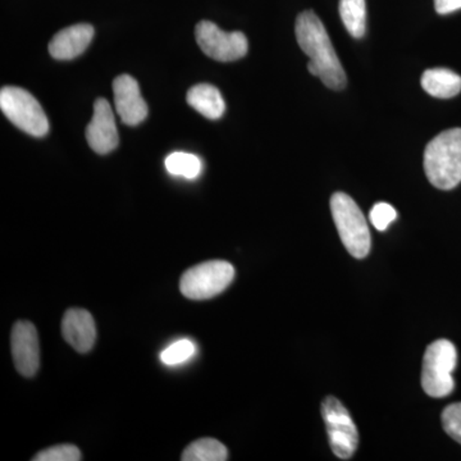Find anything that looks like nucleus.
I'll return each instance as SVG.
<instances>
[{
    "instance_id": "nucleus-23",
    "label": "nucleus",
    "mask_w": 461,
    "mask_h": 461,
    "mask_svg": "<svg viewBox=\"0 0 461 461\" xmlns=\"http://www.w3.org/2000/svg\"><path fill=\"white\" fill-rule=\"evenodd\" d=\"M437 14H448L461 9V0H435Z\"/></svg>"
},
{
    "instance_id": "nucleus-18",
    "label": "nucleus",
    "mask_w": 461,
    "mask_h": 461,
    "mask_svg": "<svg viewBox=\"0 0 461 461\" xmlns=\"http://www.w3.org/2000/svg\"><path fill=\"white\" fill-rule=\"evenodd\" d=\"M166 168L172 176L195 180L203 171V163L194 154L176 151L167 157Z\"/></svg>"
},
{
    "instance_id": "nucleus-2",
    "label": "nucleus",
    "mask_w": 461,
    "mask_h": 461,
    "mask_svg": "<svg viewBox=\"0 0 461 461\" xmlns=\"http://www.w3.org/2000/svg\"><path fill=\"white\" fill-rule=\"evenodd\" d=\"M424 172L439 190H453L461 182V129L446 130L424 150Z\"/></svg>"
},
{
    "instance_id": "nucleus-17",
    "label": "nucleus",
    "mask_w": 461,
    "mask_h": 461,
    "mask_svg": "<svg viewBox=\"0 0 461 461\" xmlns=\"http://www.w3.org/2000/svg\"><path fill=\"white\" fill-rule=\"evenodd\" d=\"M184 461H224L229 459L226 446L214 438H200L187 446L182 454Z\"/></svg>"
},
{
    "instance_id": "nucleus-5",
    "label": "nucleus",
    "mask_w": 461,
    "mask_h": 461,
    "mask_svg": "<svg viewBox=\"0 0 461 461\" xmlns=\"http://www.w3.org/2000/svg\"><path fill=\"white\" fill-rule=\"evenodd\" d=\"M0 108L5 117L23 132L42 138L50 131L47 114L29 91L5 86L0 91Z\"/></svg>"
},
{
    "instance_id": "nucleus-11",
    "label": "nucleus",
    "mask_w": 461,
    "mask_h": 461,
    "mask_svg": "<svg viewBox=\"0 0 461 461\" xmlns=\"http://www.w3.org/2000/svg\"><path fill=\"white\" fill-rule=\"evenodd\" d=\"M86 140L95 153L108 154L118 147L117 126L113 111L107 100L100 98L94 104V114L86 127Z\"/></svg>"
},
{
    "instance_id": "nucleus-8",
    "label": "nucleus",
    "mask_w": 461,
    "mask_h": 461,
    "mask_svg": "<svg viewBox=\"0 0 461 461\" xmlns=\"http://www.w3.org/2000/svg\"><path fill=\"white\" fill-rule=\"evenodd\" d=\"M195 36L200 50L212 59L233 62L247 56L248 39L242 32H226L211 21H200Z\"/></svg>"
},
{
    "instance_id": "nucleus-22",
    "label": "nucleus",
    "mask_w": 461,
    "mask_h": 461,
    "mask_svg": "<svg viewBox=\"0 0 461 461\" xmlns=\"http://www.w3.org/2000/svg\"><path fill=\"white\" fill-rule=\"evenodd\" d=\"M397 218L396 209L388 203H377L373 206L371 213H369V220L371 223L378 230H386L388 226L393 222Z\"/></svg>"
},
{
    "instance_id": "nucleus-13",
    "label": "nucleus",
    "mask_w": 461,
    "mask_h": 461,
    "mask_svg": "<svg viewBox=\"0 0 461 461\" xmlns=\"http://www.w3.org/2000/svg\"><path fill=\"white\" fill-rule=\"evenodd\" d=\"M94 27L78 23L62 30L50 42V56L59 60H69L81 56L94 38Z\"/></svg>"
},
{
    "instance_id": "nucleus-16",
    "label": "nucleus",
    "mask_w": 461,
    "mask_h": 461,
    "mask_svg": "<svg viewBox=\"0 0 461 461\" xmlns=\"http://www.w3.org/2000/svg\"><path fill=\"white\" fill-rule=\"evenodd\" d=\"M339 11L348 33L355 39L363 38L366 30V0H339Z\"/></svg>"
},
{
    "instance_id": "nucleus-4",
    "label": "nucleus",
    "mask_w": 461,
    "mask_h": 461,
    "mask_svg": "<svg viewBox=\"0 0 461 461\" xmlns=\"http://www.w3.org/2000/svg\"><path fill=\"white\" fill-rule=\"evenodd\" d=\"M457 351L448 339H437L424 354L421 369V387L430 397H446L453 393L454 369L456 368Z\"/></svg>"
},
{
    "instance_id": "nucleus-1",
    "label": "nucleus",
    "mask_w": 461,
    "mask_h": 461,
    "mask_svg": "<svg viewBox=\"0 0 461 461\" xmlns=\"http://www.w3.org/2000/svg\"><path fill=\"white\" fill-rule=\"evenodd\" d=\"M295 32L299 47L317 67L321 83L332 90L344 89V68L320 17L313 11L303 12L296 18Z\"/></svg>"
},
{
    "instance_id": "nucleus-21",
    "label": "nucleus",
    "mask_w": 461,
    "mask_h": 461,
    "mask_svg": "<svg viewBox=\"0 0 461 461\" xmlns=\"http://www.w3.org/2000/svg\"><path fill=\"white\" fill-rule=\"evenodd\" d=\"M441 420L445 432L461 445V402L448 405L442 412Z\"/></svg>"
},
{
    "instance_id": "nucleus-20",
    "label": "nucleus",
    "mask_w": 461,
    "mask_h": 461,
    "mask_svg": "<svg viewBox=\"0 0 461 461\" xmlns=\"http://www.w3.org/2000/svg\"><path fill=\"white\" fill-rule=\"evenodd\" d=\"M33 461H80L81 451L75 445H58L32 457Z\"/></svg>"
},
{
    "instance_id": "nucleus-10",
    "label": "nucleus",
    "mask_w": 461,
    "mask_h": 461,
    "mask_svg": "<svg viewBox=\"0 0 461 461\" xmlns=\"http://www.w3.org/2000/svg\"><path fill=\"white\" fill-rule=\"evenodd\" d=\"M115 111L127 126H138L148 117V105L142 99L138 81L121 75L113 81Z\"/></svg>"
},
{
    "instance_id": "nucleus-3",
    "label": "nucleus",
    "mask_w": 461,
    "mask_h": 461,
    "mask_svg": "<svg viewBox=\"0 0 461 461\" xmlns=\"http://www.w3.org/2000/svg\"><path fill=\"white\" fill-rule=\"evenodd\" d=\"M330 212L342 244L357 259L371 251V232L359 206L348 194L336 193L330 198Z\"/></svg>"
},
{
    "instance_id": "nucleus-19",
    "label": "nucleus",
    "mask_w": 461,
    "mask_h": 461,
    "mask_svg": "<svg viewBox=\"0 0 461 461\" xmlns=\"http://www.w3.org/2000/svg\"><path fill=\"white\" fill-rule=\"evenodd\" d=\"M196 354V346L190 339H184L173 342L165 351L160 354V360L166 366H178L190 360Z\"/></svg>"
},
{
    "instance_id": "nucleus-9",
    "label": "nucleus",
    "mask_w": 461,
    "mask_h": 461,
    "mask_svg": "<svg viewBox=\"0 0 461 461\" xmlns=\"http://www.w3.org/2000/svg\"><path fill=\"white\" fill-rule=\"evenodd\" d=\"M14 366L23 377H33L41 366L38 330L32 321H17L11 335Z\"/></svg>"
},
{
    "instance_id": "nucleus-14",
    "label": "nucleus",
    "mask_w": 461,
    "mask_h": 461,
    "mask_svg": "<svg viewBox=\"0 0 461 461\" xmlns=\"http://www.w3.org/2000/svg\"><path fill=\"white\" fill-rule=\"evenodd\" d=\"M187 103L209 120H218L226 111L222 94L213 85L199 84L191 87L187 93Z\"/></svg>"
},
{
    "instance_id": "nucleus-6",
    "label": "nucleus",
    "mask_w": 461,
    "mask_h": 461,
    "mask_svg": "<svg viewBox=\"0 0 461 461\" xmlns=\"http://www.w3.org/2000/svg\"><path fill=\"white\" fill-rule=\"evenodd\" d=\"M235 268L226 260H211L187 269L182 275L180 290L190 300H208L220 295L232 284Z\"/></svg>"
},
{
    "instance_id": "nucleus-7",
    "label": "nucleus",
    "mask_w": 461,
    "mask_h": 461,
    "mask_svg": "<svg viewBox=\"0 0 461 461\" xmlns=\"http://www.w3.org/2000/svg\"><path fill=\"white\" fill-rule=\"evenodd\" d=\"M321 417L326 424L332 453L339 459H351L359 444V435L350 412L339 400L329 396L321 403Z\"/></svg>"
},
{
    "instance_id": "nucleus-15",
    "label": "nucleus",
    "mask_w": 461,
    "mask_h": 461,
    "mask_svg": "<svg viewBox=\"0 0 461 461\" xmlns=\"http://www.w3.org/2000/svg\"><path fill=\"white\" fill-rule=\"evenodd\" d=\"M420 84L426 93L439 99L454 98L461 91L460 76L448 68L427 69Z\"/></svg>"
},
{
    "instance_id": "nucleus-12",
    "label": "nucleus",
    "mask_w": 461,
    "mask_h": 461,
    "mask_svg": "<svg viewBox=\"0 0 461 461\" xmlns=\"http://www.w3.org/2000/svg\"><path fill=\"white\" fill-rule=\"evenodd\" d=\"M62 335L67 344L77 353H89L96 341V327L93 315L84 309H69L62 321Z\"/></svg>"
}]
</instances>
